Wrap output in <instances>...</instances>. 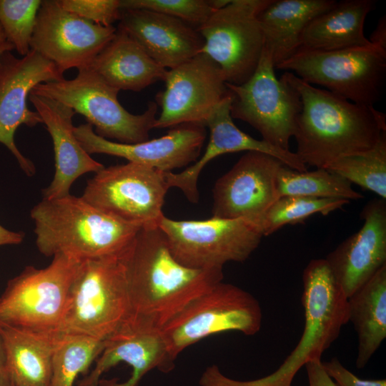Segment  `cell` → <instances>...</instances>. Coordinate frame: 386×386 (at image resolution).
Returning <instances> with one entry per match:
<instances>
[{"instance_id":"cell-27","label":"cell","mask_w":386,"mask_h":386,"mask_svg":"<svg viewBox=\"0 0 386 386\" xmlns=\"http://www.w3.org/2000/svg\"><path fill=\"white\" fill-rule=\"evenodd\" d=\"M347 305L357 334L356 367L361 369L386 338V265L347 298Z\"/></svg>"},{"instance_id":"cell-17","label":"cell","mask_w":386,"mask_h":386,"mask_svg":"<svg viewBox=\"0 0 386 386\" xmlns=\"http://www.w3.org/2000/svg\"><path fill=\"white\" fill-rule=\"evenodd\" d=\"M284 164L259 152H246L215 182L212 217L245 218L258 224L278 199L276 178Z\"/></svg>"},{"instance_id":"cell-33","label":"cell","mask_w":386,"mask_h":386,"mask_svg":"<svg viewBox=\"0 0 386 386\" xmlns=\"http://www.w3.org/2000/svg\"><path fill=\"white\" fill-rule=\"evenodd\" d=\"M41 0H0V25L6 40L22 56L30 44Z\"/></svg>"},{"instance_id":"cell-5","label":"cell","mask_w":386,"mask_h":386,"mask_svg":"<svg viewBox=\"0 0 386 386\" xmlns=\"http://www.w3.org/2000/svg\"><path fill=\"white\" fill-rule=\"evenodd\" d=\"M302 303L305 312L302 335L282 365L267 376L237 380L222 375L217 386H291L297 372L307 362L321 360L349 322L347 298L325 259H312L302 273Z\"/></svg>"},{"instance_id":"cell-15","label":"cell","mask_w":386,"mask_h":386,"mask_svg":"<svg viewBox=\"0 0 386 386\" xmlns=\"http://www.w3.org/2000/svg\"><path fill=\"white\" fill-rule=\"evenodd\" d=\"M116 31L114 26L98 25L65 10L58 0H43L30 48L64 74L72 68H89Z\"/></svg>"},{"instance_id":"cell-30","label":"cell","mask_w":386,"mask_h":386,"mask_svg":"<svg viewBox=\"0 0 386 386\" xmlns=\"http://www.w3.org/2000/svg\"><path fill=\"white\" fill-rule=\"evenodd\" d=\"M50 386H73L102 352L106 341L84 335H57Z\"/></svg>"},{"instance_id":"cell-34","label":"cell","mask_w":386,"mask_h":386,"mask_svg":"<svg viewBox=\"0 0 386 386\" xmlns=\"http://www.w3.org/2000/svg\"><path fill=\"white\" fill-rule=\"evenodd\" d=\"M121 10L144 9L180 19L198 29L216 10L213 0H120Z\"/></svg>"},{"instance_id":"cell-11","label":"cell","mask_w":386,"mask_h":386,"mask_svg":"<svg viewBox=\"0 0 386 386\" xmlns=\"http://www.w3.org/2000/svg\"><path fill=\"white\" fill-rule=\"evenodd\" d=\"M269 50L263 48L257 66L244 83H226L232 94V119L247 122L270 144L289 149L302 104L299 93L283 78L275 75Z\"/></svg>"},{"instance_id":"cell-14","label":"cell","mask_w":386,"mask_h":386,"mask_svg":"<svg viewBox=\"0 0 386 386\" xmlns=\"http://www.w3.org/2000/svg\"><path fill=\"white\" fill-rule=\"evenodd\" d=\"M165 89L156 95L161 112L154 129L204 122L213 109L229 94L222 71L204 53L167 69Z\"/></svg>"},{"instance_id":"cell-39","label":"cell","mask_w":386,"mask_h":386,"mask_svg":"<svg viewBox=\"0 0 386 386\" xmlns=\"http://www.w3.org/2000/svg\"><path fill=\"white\" fill-rule=\"evenodd\" d=\"M24 238V232L10 231L0 224V246L19 244L23 242Z\"/></svg>"},{"instance_id":"cell-10","label":"cell","mask_w":386,"mask_h":386,"mask_svg":"<svg viewBox=\"0 0 386 386\" xmlns=\"http://www.w3.org/2000/svg\"><path fill=\"white\" fill-rule=\"evenodd\" d=\"M159 227L177 261L204 270L222 269L227 262H244L264 237L259 224L245 218L175 220L164 216Z\"/></svg>"},{"instance_id":"cell-20","label":"cell","mask_w":386,"mask_h":386,"mask_svg":"<svg viewBox=\"0 0 386 386\" xmlns=\"http://www.w3.org/2000/svg\"><path fill=\"white\" fill-rule=\"evenodd\" d=\"M360 217L362 227L325 258L347 298L386 265V199L369 201Z\"/></svg>"},{"instance_id":"cell-29","label":"cell","mask_w":386,"mask_h":386,"mask_svg":"<svg viewBox=\"0 0 386 386\" xmlns=\"http://www.w3.org/2000/svg\"><path fill=\"white\" fill-rule=\"evenodd\" d=\"M276 187L278 198L305 196L349 201L363 198L350 182L326 169L300 172L283 164L277 174Z\"/></svg>"},{"instance_id":"cell-38","label":"cell","mask_w":386,"mask_h":386,"mask_svg":"<svg viewBox=\"0 0 386 386\" xmlns=\"http://www.w3.org/2000/svg\"><path fill=\"white\" fill-rule=\"evenodd\" d=\"M368 41L370 44L386 50V16H382L378 21Z\"/></svg>"},{"instance_id":"cell-31","label":"cell","mask_w":386,"mask_h":386,"mask_svg":"<svg viewBox=\"0 0 386 386\" xmlns=\"http://www.w3.org/2000/svg\"><path fill=\"white\" fill-rule=\"evenodd\" d=\"M326 169L386 199V132L372 149L342 157Z\"/></svg>"},{"instance_id":"cell-4","label":"cell","mask_w":386,"mask_h":386,"mask_svg":"<svg viewBox=\"0 0 386 386\" xmlns=\"http://www.w3.org/2000/svg\"><path fill=\"white\" fill-rule=\"evenodd\" d=\"M131 243L117 253L79 262L57 335H84L106 341L125 327L130 311Z\"/></svg>"},{"instance_id":"cell-26","label":"cell","mask_w":386,"mask_h":386,"mask_svg":"<svg viewBox=\"0 0 386 386\" xmlns=\"http://www.w3.org/2000/svg\"><path fill=\"white\" fill-rule=\"evenodd\" d=\"M373 0H344L314 18L301 37L300 49L336 51L370 44L364 34Z\"/></svg>"},{"instance_id":"cell-19","label":"cell","mask_w":386,"mask_h":386,"mask_svg":"<svg viewBox=\"0 0 386 386\" xmlns=\"http://www.w3.org/2000/svg\"><path fill=\"white\" fill-rule=\"evenodd\" d=\"M74 132L89 154H104L122 157L165 172L195 162L206 138L205 126L193 123L177 125L159 138L136 144L104 139L97 135L89 123L74 127Z\"/></svg>"},{"instance_id":"cell-40","label":"cell","mask_w":386,"mask_h":386,"mask_svg":"<svg viewBox=\"0 0 386 386\" xmlns=\"http://www.w3.org/2000/svg\"><path fill=\"white\" fill-rule=\"evenodd\" d=\"M0 386H13L6 365V355L0 337Z\"/></svg>"},{"instance_id":"cell-42","label":"cell","mask_w":386,"mask_h":386,"mask_svg":"<svg viewBox=\"0 0 386 386\" xmlns=\"http://www.w3.org/2000/svg\"><path fill=\"white\" fill-rule=\"evenodd\" d=\"M6 38H5V36H4V31L1 29V26L0 25V42L5 40Z\"/></svg>"},{"instance_id":"cell-21","label":"cell","mask_w":386,"mask_h":386,"mask_svg":"<svg viewBox=\"0 0 386 386\" xmlns=\"http://www.w3.org/2000/svg\"><path fill=\"white\" fill-rule=\"evenodd\" d=\"M117 28L134 39L159 66L174 68L202 52L204 39L195 27L163 14L122 10Z\"/></svg>"},{"instance_id":"cell-18","label":"cell","mask_w":386,"mask_h":386,"mask_svg":"<svg viewBox=\"0 0 386 386\" xmlns=\"http://www.w3.org/2000/svg\"><path fill=\"white\" fill-rule=\"evenodd\" d=\"M174 367L159 332L122 330L106 341L94 368L76 386H138L151 370Z\"/></svg>"},{"instance_id":"cell-7","label":"cell","mask_w":386,"mask_h":386,"mask_svg":"<svg viewBox=\"0 0 386 386\" xmlns=\"http://www.w3.org/2000/svg\"><path fill=\"white\" fill-rule=\"evenodd\" d=\"M275 68L353 103L374 107L384 89L386 50L372 44L336 51L300 49Z\"/></svg>"},{"instance_id":"cell-24","label":"cell","mask_w":386,"mask_h":386,"mask_svg":"<svg viewBox=\"0 0 386 386\" xmlns=\"http://www.w3.org/2000/svg\"><path fill=\"white\" fill-rule=\"evenodd\" d=\"M89 68L117 89L133 91H139L158 81H164L167 71L155 62L134 39L118 28Z\"/></svg>"},{"instance_id":"cell-16","label":"cell","mask_w":386,"mask_h":386,"mask_svg":"<svg viewBox=\"0 0 386 386\" xmlns=\"http://www.w3.org/2000/svg\"><path fill=\"white\" fill-rule=\"evenodd\" d=\"M11 51L0 56V143L12 153L26 174L32 176L35 166L17 148L14 134L22 124L33 127L42 123L39 114L27 106L31 90L39 84L64 77L54 63L34 50L21 58Z\"/></svg>"},{"instance_id":"cell-12","label":"cell","mask_w":386,"mask_h":386,"mask_svg":"<svg viewBox=\"0 0 386 386\" xmlns=\"http://www.w3.org/2000/svg\"><path fill=\"white\" fill-rule=\"evenodd\" d=\"M166 172L128 162L104 167L88 179L81 197L103 212L141 228L159 227L169 187Z\"/></svg>"},{"instance_id":"cell-37","label":"cell","mask_w":386,"mask_h":386,"mask_svg":"<svg viewBox=\"0 0 386 386\" xmlns=\"http://www.w3.org/2000/svg\"><path fill=\"white\" fill-rule=\"evenodd\" d=\"M305 366L309 386H338L326 372L321 360L310 361Z\"/></svg>"},{"instance_id":"cell-13","label":"cell","mask_w":386,"mask_h":386,"mask_svg":"<svg viewBox=\"0 0 386 386\" xmlns=\"http://www.w3.org/2000/svg\"><path fill=\"white\" fill-rule=\"evenodd\" d=\"M269 1L230 0L197 29L202 52L219 65L227 83L242 84L254 72L264 48L257 14Z\"/></svg>"},{"instance_id":"cell-23","label":"cell","mask_w":386,"mask_h":386,"mask_svg":"<svg viewBox=\"0 0 386 386\" xmlns=\"http://www.w3.org/2000/svg\"><path fill=\"white\" fill-rule=\"evenodd\" d=\"M335 3V0H270L259 12L264 47L269 51L275 67L300 49L308 24Z\"/></svg>"},{"instance_id":"cell-22","label":"cell","mask_w":386,"mask_h":386,"mask_svg":"<svg viewBox=\"0 0 386 386\" xmlns=\"http://www.w3.org/2000/svg\"><path fill=\"white\" fill-rule=\"evenodd\" d=\"M29 100L42 119L54 147L55 172L50 184L42 190V199L69 194L72 184L81 175L97 172L104 166L91 157L77 140L70 107L56 100L30 93Z\"/></svg>"},{"instance_id":"cell-2","label":"cell","mask_w":386,"mask_h":386,"mask_svg":"<svg viewBox=\"0 0 386 386\" xmlns=\"http://www.w3.org/2000/svg\"><path fill=\"white\" fill-rule=\"evenodd\" d=\"M300 94L302 108L295 152L305 164L327 169L337 160L372 149L386 132L385 114L315 87L290 71L281 76Z\"/></svg>"},{"instance_id":"cell-41","label":"cell","mask_w":386,"mask_h":386,"mask_svg":"<svg viewBox=\"0 0 386 386\" xmlns=\"http://www.w3.org/2000/svg\"><path fill=\"white\" fill-rule=\"evenodd\" d=\"M13 49V46L6 39L0 42V56L4 52L6 51H12Z\"/></svg>"},{"instance_id":"cell-9","label":"cell","mask_w":386,"mask_h":386,"mask_svg":"<svg viewBox=\"0 0 386 386\" xmlns=\"http://www.w3.org/2000/svg\"><path fill=\"white\" fill-rule=\"evenodd\" d=\"M80 262L58 254L44 268L25 267L8 282L0 297V323L55 333Z\"/></svg>"},{"instance_id":"cell-8","label":"cell","mask_w":386,"mask_h":386,"mask_svg":"<svg viewBox=\"0 0 386 386\" xmlns=\"http://www.w3.org/2000/svg\"><path fill=\"white\" fill-rule=\"evenodd\" d=\"M262 321L260 305L252 295L221 281L191 302L159 333L174 362L184 349L212 335L237 331L254 335Z\"/></svg>"},{"instance_id":"cell-25","label":"cell","mask_w":386,"mask_h":386,"mask_svg":"<svg viewBox=\"0 0 386 386\" xmlns=\"http://www.w3.org/2000/svg\"><path fill=\"white\" fill-rule=\"evenodd\" d=\"M0 337L13 386H50L55 333L0 323Z\"/></svg>"},{"instance_id":"cell-32","label":"cell","mask_w":386,"mask_h":386,"mask_svg":"<svg viewBox=\"0 0 386 386\" xmlns=\"http://www.w3.org/2000/svg\"><path fill=\"white\" fill-rule=\"evenodd\" d=\"M349 203L343 199L284 196L269 207L258 224L263 236H268L286 224L302 222L315 214L327 215Z\"/></svg>"},{"instance_id":"cell-6","label":"cell","mask_w":386,"mask_h":386,"mask_svg":"<svg viewBox=\"0 0 386 386\" xmlns=\"http://www.w3.org/2000/svg\"><path fill=\"white\" fill-rule=\"evenodd\" d=\"M119 91L93 69L86 68L78 70L74 79L39 84L31 93L70 107L84 116L94 127V132L104 139L123 144L149 140L158 106L150 102L144 113L131 114L119 103Z\"/></svg>"},{"instance_id":"cell-36","label":"cell","mask_w":386,"mask_h":386,"mask_svg":"<svg viewBox=\"0 0 386 386\" xmlns=\"http://www.w3.org/2000/svg\"><path fill=\"white\" fill-rule=\"evenodd\" d=\"M326 372L338 386H386V380H362L345 367L340 360L333 357L322 362Z\"/></svg>"},{"instance_id":"cell-3","label":"cell","mask_w":386,"mask_h":386,"mask_svg":"<svg viewBox=\"0 0 386 386\" xmlns=\"http://www.w3.org/2000/svg\"><path fill=\"white\" fill-rule=\"evenodd\" d=\"M31 217L36 244L42 254H62L79 261L124 249L141 229L70 194L42 199L31 209Z\"/></svg>"},{"instance_id":"cell-28","label":"cell","mask_w":386,"mask_h":386,"mask_svg":"<svg viewBox=\"0 0 386 386\" xmlns=\"http://www.w3.org/2000/svg\"><path fill=\"white\" fill-rule=\"evenodd\" d=\"M231 93L211 112L204 122L210 131L208 144L215 147L219 154L239 152H259L280 160L284 165L300 172L307 170L306 165L290 150L276 147L269 143L256 139L241 131L233 122L230 114Z\"/></svg>"},{"instance_id":"cell-35","label":"cell","mask_w":386,"mask_h":386,"mask_svg":"<svg viewBox=\"0 0 386 386\" xmlns=\"http://www.w3.org/2000/svg\"><path fill=\"white\" fill-rule=\"evenodd\" d=\"M60 6L94 24L110 26L121 18L120 0H58Z\"/></svg>"},{"instance_id":"cell-1","label":"cell","mask_w":386,"mask_h":386,"mask_svg":"<svg viewBox=\"0 0 386 386\" xmlns=\"http://www.w3.org/2000/svg\"><path fill=\"white\" fill-rule=\"evenodd\" d=\"M128 277L130 311L122 330L158 332L191 302L222 281V269L184 266L157 227L141 228L132 240Z\"/></svg>"}]
</instances>
